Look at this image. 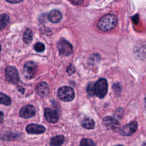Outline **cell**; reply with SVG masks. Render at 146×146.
<instances>
[{"label": "cell", "instance_id": "6da1fadb", "mask_svg": "<svg viewBox=\"0 0 146 146\" xmlns=\"http://www.w3.org/2000/svg\"><path fill=\"white\" fill-rule=\"evenodd\" d=\"M117 19L112 14H107L103 16L98 22L97 26L99 30L106 32L113 29L116 25Z\"/></svg>", "mask_w": 146, "mask_h": 146}, {"label": "cell", "instance_id": "7a4b0ae2", "mask_svg": "<svg viewBox=\"0 0 146 146\" xmlns=\"http://www.w3.org/2000/svg\"><path fill=\"white\" fill-rule=\"evenodd\" d=\"M108 91V83L105 78H99L94 84L95 95L100 99L105 97Z\"/></svg>", "mask_w": 146, "mask_h": 146}, {"label": "cell", "instance_id": "3957f363", "mask_svg": "<svg viewBox=\"0 0 146 146\" xmlns=\"http://www.w3.org/2000/svg\"><path fill=\"white\" fill-rule=\"evenodd\" d=\"M58 98L64 102H71L75 98V92L70 87L62 86L58 90Z\"/></svg>", "mask_w": 146, "mask_h": 146}, {"label": "cell", "instance_id": "277c9868", "mask_svg": "<svg viewBox=\"0 0 146 146\" xmlns=\"http://www.w3.org/2000/svg\"><path fill=\"white\" fill-rule=\"evenodd\" d=\"M5 76L6 81L10 83L17 84L19 81V76L17 68L11 66H7L5 71Z\"/></svg>", "mask_w": 146, "mask_h": 146}, {"label": "cell", "instance_id": "5b68a950", "mask_svg": "<svg viewBox=\"0 0 146 146\" xmlns=\"http://www.w3.org/2000/svg\"><path fill=\"white\" fill-rule=\"evenodd\" d=\"M57 48L59 53L62 56H68L73 51V48L71 43L64 39H61L57 44Z\"/></svg>", "mask_w": 146, "mask_h": 146}, {"label": "cell", "instance_id": "8992f818", "mask_svg": "<svg viewBox=\"0 0 146 146\" xmlns=\"http://www.w3.org/2000/svg\"><path fill=\"white\" fill-rule=\"evenodd\" d=\"M36 71V64L33 61L27 62L24 66L23 73L26 79H31L35 75Z\"/></svg>", "mask_w": 146, "mask_h": 146}, {"label": "cell", "instance_id": "52a82bcc", "mask_svg": "<svg viewBox=\"0 0 146 146\" xmlns=\"http://www.w3.org/2000/svg\"><path fill=\"white\" fill-rule=\"evenodd\" d=\"M137 128V123L136 121H133L123 127L119 130V133L121 136H128L133 134Z\"/></svg>", "mask_w": 146, "mask_h": 146}, {"label": "cell", "instance_id": "ba28073f", "mask_svg": "<svg viewBox=\"0 0 146 146\" xmlns=\"http://www.w3.org/2000/svg\"><path fill=\"white\" fill-rule=\"evenodd\" d=\"M103 123L104 126L108 129L113 131H116V130H117L120 126V123L119 121L115 118L110 116H107L104 117L103 120Z\"/></svg>", "mask_w": 146, "mask_h": 146}, {"label": "cell", "instance_id": "9c48e42d", "mask_svg": "<svg viewBox=\"0 0 146 146\" xmlns=\"http://www.w3.org/2000/svg\"><path fill=\"white\" fill-rule=\"evenodd\" d=\"M36 113L35 107L31 104L26 105L22 107L19 112V115L21 117L25 119H29L32 117Z\"/></svg>", "mask_w": 146, "mask_h": 146}, {"label": "cell", "instance_id": "30bf717a", "mask_svg": "<svg viewBox=\"0 0 146 146\" xmlns=\"http://www.w3.org/2000/svg\"><path fill=\"white\" fill-rule=\"evenodd\" d=\"M46 131V128L39 124H29L26 127V131L29 134H42Z\"/></svg>", "mask_w": 146, "mask_h": 146}, {"label": "cell", "instance_id": "8fae6325", "mask_svg": "<svg viewBox=\"0 0 146 146\" xmlns=\"http://www.w3.org/2000/svg\"><path fill=\"white\" fill-rule=\"evenodd\" d=\"M44 115L46 120L51 123H55L59 119V116L57 112L50 108H45Z\"/></svg>", "mask_w": 146, "mask_h": 146}, {"label": "cell", "instance_id": "7c38bea8", "mask_svg": "<svg viewBox=\"0 0 146 146\" xmlns=\"http://www.w3.org/2000/svg\"><path fill=\"white\" fill-rule=\"evenodd\" d=\"M37 94L41 97H45L47 96L50 92V88L46 82H41L39 83L36 86Z\"/></svg>", "mask_w": 146, "mask_h": 146}, {"label": "cell", "instance_id": "4fadbf2b", "mask_svg": "<svg viewBox=\"0 0 146 146\" xmlns=\"http://www.w3.org/2000/svg\"><path fill=\"white\" fill-rule=\"evenodd\" d=\"M48 20L52 23H58L62 18V15L60 11L56 9L51 10L48 14Z\"/></svg>", "mask_w": 146, "mask_h": 146}, {"label": "cell", "instance_id": "5bb4252c", "mask_svg": "<svg viewBox=\"0 0 146 146\" xmlns=\"http://www.w3.org/2000/svg\"><path fill=\"white\" fill-rule=\"evenodd\" d=\"M80 125L85 129H91L94 128L95 123L92 119L90 117H85L81 120Z\"/></svg>", "mask_w": 146, "mask_h": 146}, {"label": "cell", "instance_id": "9a60e30c", "mask_svg": "<svg viewBox=\"0 0 146 146\" xmlns=\"http://www.w3.org/2000/svg\"><path fill=\"white\" fill-rule=\"evenodd\" d=\"M64 141L63 135H57L52 137L49 142L50 146H61Z\"/></svg>", "mask_w": 146, "mask_h": 146}, {"label": "cell", "instance_id": "2e32d148", "mask_svg": "<svg viewBox=\"0 0 146 146\" xmlns=\"http://www.w3.org/2000/svg\"><path fill=\"white\" fill-rule=\"evenodd\" d=\"M21 136V134L18 133L13 132L11 131H7L5 133H3V135L2 136V139L4 140L7 141H10L15 140L18 138H19Z\"/></svg>", "mask_w": 146, "mask_h": 146}, {"label": "cell", "instance_id": "e0dca14e", "mask_svg": "<svg viewBox=\"0 0 146 146\" xmlns=\"http://www.w3.org/2000/svg\"><path fill=\"white\" fill-rule=\"evenodd\" d=\"M33 39V32L31 30L27 28L25 30L23 34V40L25 43L29 44L31 43Z\"/></svg>", "mask_w": 146, "mask_h": 146}, {"label": "cell", "instance_id": "ac0fdd59", "mask_svg": "<svg viewBox=\"0 0 146 146\" xmlns=\"http://www.w3.org/2000/svg\"><path fill=\"white\" fill-rule=\"evenodd\" d=\"M0 19H1V23H0L1 30H2L6 27V26L9 23L10 17L6 14H2L0 17Z\"/></svg>", "mask_w": 146, "mask_h": 146}, {"label": "cell", "instance_id": "d6986e66", "mask_svg": "<svg viewBox=\"0 0 146 146\" xmlns=\"http://www.w3.org/2000/svg\"><path fill=\"white\" fill-rule=\"evenodd\" d=\"M79 146H96V145L92 139L83 138L80 141Z\"/></svg>", "mask_w": 146, "mask_h": 146}, {"label": "cell", "instance_id": "ffe728a7", "mask_svg": "<svg viewBox=\"0 0 146 146\" xmlns=\"http://www.w3.org/2000/svg\"><path fill=\"white\" fill-rule=\"evenodd\" d=\"M1 103L6 106H9L11 104V98L9 96H7L6 95L1 92Z\"/></svg>", "mask_w": 146, "mask_h": 146}, {"label": "cell", "instance_id": "44dd1931", "mask_svg": "<svg viewBox=\"0 0 146 146\" xmlns=\"http://www.w3.org/2000/svg\"><path fill=\"white\" fill-rule=\"evenodd\" d=\"M94 84H95V83H93V82H90L87 84V86L86 88V92L87 95L89 96H92L93 95H95Z\"/></svg>", "mask_w": 146, "mask_h": 146}, {"label": "cell", "instance_id": "7402d4cb", "mask_svg": "<svg viewBox=\"0 0 146 146\" xmlns=\"http://www.w3.org/2000/svg\"><path fill=\"white\" fill-rule=\"evenodd\" d=\"M34 49L35 50V51L38 52H43L44 50H45V46L43 43L41 42H37L34 44Z\"/></svg>", "mask_w": 146, "mask_h": 146}, {"label": "cell", "instance_id": "603a6c76", "mask_svg": "<svg viewBox=\"0 0 146 146\" xmlns=\"http://www.w3.org/2000/svg\"><path fill=\"white\" fill-rule=\"evenodd\" d=\"M75 67L73 64H70L67 67L66 72L69 75L73 74L75 72Z\"/></svg>", "mask_w": 146, "mask_h": 146}, {"label": "cell", "instance_id": "cb8c5ba5", "mask_svg": "<svg viewBox=\"0 0 146 146\" xmlns=\"http://www.w3.org/2000/svg\"><path fill=\"white\" fill-rule=\"evenodd\" d=\"M70 2L71 3L74 5H80L83 2V1H80V0H73V1H70Z\"/></svg>", "mask_w": 146, "mask_h": 146}, {"label": "cell", "instance_id": "d4e9b609", "mask_svg": "<svg viewBox=\"0 0 146 146\" xmlns=\"http://www.w3.org/2000/svg\"><path fill=\"white\" fill-rule=\"evenodd\" d=\"M6 1L7 2H9V3H20V2H22V1H17V0H13V1H11V0H6Z\"/></svg>", "mask_w": 146, "mask_h": 146}, {"label": "cell", "instance_id": "484cf974", "mask_svg": "<svg viewBox=\"0 0 146 146\" xmlns=\"http://www.w3.org/2000/svg\"><path fill=\"white\" fill-rule=\"evenodd\" d=\"M1 123H2L3 122V113L2 112H1Z\"/></svg>", "mask_w": 146, "mask_h": 146}, {"label": "cell", "instance_id": "4316f807", "mask_svg": "<svg viewBox=\"0 0 146 146\" xmlns=\"http://www.w3.org/2000/svg\"><path fill=\"white\" fill-rule=\"evenodd\" d=\"M144 110L146 111V96L144 98Z\"/></svg>", "mask_w": 146, "mask_h": 146}, {"label": "cell", "instance_id": "83f0119b", "mask_svg": "<svg viewBox=\"0 0 146 146\" xmlns=\"http://www.w3.org/2000/svg\"><path fill=\"white\" fill-rule=\"evenodd\" d=\"M114 146H124V145H122V144H117V145H114Z\"/></svg>", "mask_w": 146, "mask_h": 146}]
</instances>
